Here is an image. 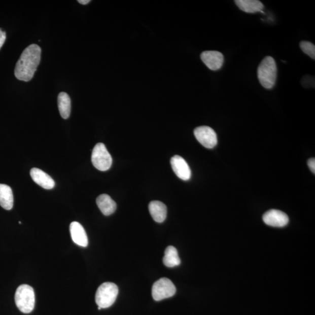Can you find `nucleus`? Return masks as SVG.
<instances>
[{
    "mask_svg": "<svg viewBox=\"0 0 315 315\" xmlns=\"http://www.w3.org/2000/svg\"><path fill=\"white\" fill-rule=\"evenodd\" d=\"M91 160L95 168L100 171L110 169L112 164L111 155L102 143L97 144L93 148Z\"/></svg>",
    "mask_w": 315,
    "mask_h": 315,
    "instance_id": "39448f33",
    "label": "nucleus"
},
{
    "mask_svg": "<svg viewBox=\"0 0 315 315\" xmlns=\"http://www.w3.org/2000/svg\"><path fill=\"white\" fill-rule=\"evenodd\" d=\"M300 47L303 53L314 60L315 46L312 43L308 41H302L301 42Z\"/></svg>",
    "mask_w": 315,
    "mask_h": 315,
    "instance_id": "6ab92c4d",
    "label": "nucleus"
},
{
    "mask_svg": "<svg viewBox=\"0 0 315 315\" xmlns=\"http://www.w3.org/2000/svg\"><path fill=\"white\" fill-rule=\"evenodd\" d=\"M78 2L81 4V5H88L89 3H90L91 1L90 0H78Z\"/></svg>",
    "mask_w": 315,
    "mask_h": 315,
    "instance_id": "4be33fe9",
    "label": "nucleus"
},
{
    "mask_svg": "<svg viewBox=\"0 0 315 315\" xmlns=\"http://www.w3.org/2000/svg\"><path fill=\"white\" fill-rule=\"evenodd\" d=\"M14 196L9 186L0 184V205L3 208L10 210L13 207Z\"/></svg>",
    "mask_w": 315,
    "mask_h": 315,
    "instance_id": "dca6fc26",
    "label": "nucleus"
},
{
    "mask_svg": "<svg viewBox=\"0 0 315 315\" xmlns=\"http://www.w3.org/2000/svg\"><path fill=\"white\" fill-rule=\"evenodd\" d=\"M201 59L209 69L216 71L223 66L224 57L220 52L205 51L201 53Z\"/></svg>",
    "mask_w": 315,
    "mask_h": 315,
    "instance_id": "9d476101",
    "label": "nucleus"
},
{
    "mask_svg": "<svg viewBox=\"0 0 315 315\" xmlns=\"http://www.w3.org/2000/svg\"><path fill=\"white\" fill-rule=\"evenodd\" d=\"M15 301L17 308L21 312H32L35 304V295L33 288L27 285L18 287L15 295Z\"/></svg>",
    "mask_w": 315,
    "mask_h": 315,
    "instance_id": "7ed1b4c3",
    "label": "nucleus"
},
{
    "mask_svg": "<svg viewBox=\"0 0 315 315\" xmlns=\"http://www.w3.org/2000/svg\"><path fill=\"white\" fill-rule=\"evenodd\" d=\"M96 204L103 215L111 216L116 211L117 205L115 201L107 194H101L96 198Z\"/></svg>",
    "mask_w": 315,
    "mask_h": 315,
    "instance_id": "4468645a",
    "label": "nucleus"
},
{
    "mask_svg": "<svg viewBox=\"0 0 315 315\" xmlns=\"http://www.w3.org/2000/svg\"><path fill=\"white\" fill-rule=\"evenodd\" d=\"M101 309H102V308H101L100 307L98 306V310H100Z\"/></svg>",
    "mask_w": 315,
    "mask_h": 315,
    "instance_id": "5701e85b",
    "label": "nucleus"
},
{
    "mask_svg": "<svg viewBox=\"0 0 315 315\" xmlns=\"http://www.w3.org/2000/svg\"><path fill=\"white\" fill-rule=\"evenodd\" d=\"M149 208L152 218L157 223H161L165 220L167 216V208L162 202L151 201L149 204Z\"/></svg>",
    "mask_w": 315,
    "mask_h": 315,
    "instance_id": "ddd939ff",
    "label": "nucleus"
},
{
    "mask_svg": "<svg viewBox=\"0 0 315 315\" xmlns=\"http://www.w3.org/2000/svg\"><path fill=\"white\" fill-rule=\"evenodd\" d=\"M58 108L62 118L67 119L71 113V99L67 93L60 92L58 95Z\"/></svg>",
    "mask_w": 315,
    "mask_h": 315,
    "instance_id": "f3484780",
    "label": "nucleus"
},
{
    "mask_svg": "<svg viewBox=\"0 0 315 315\" xmlns=\"http://www.w3.org/2000/svg\"><path fill=\"white\" fill-rule=\"evenodd\" d=\"M264 223L273 227H284L289 223V218L286 213L277 209H270L263 216Z\"/></svg>",
    "mask_w": 315,
    "mask_h": 315,
    "instance_id": "6e6552de",
    "label": "nucleus"
},
{
    "mask_svg": "<svg viewBox=\"0 0 315 315\" xmlns=\"http://www.w3.org/2000/svg\"><path fill=\"white\" fill-rule=\"evenodd\" d=\"M119 293V289L115 284L110 282L103 283L96 291L95 302L101 308H108L115 303Z\"/></svg>",
    "mask_w": 315,
    "mask_h": 315,
    "instance_id": "20e7f679",
    "label": "nucleus"
},
{
    "mask_svg": "<svg viewBox=\"0 0 315 315\" xmlns=\"http://www.w3.org/2000/svg\"><path fill=\"white\" fill-rule=\"evenodd\" d=\"M170 164L177 176L183 181H188L192 172L188 163L180 155H174L170 159Z\"/></svg>",
    "mask_w": 315,
    "mask_h": 315,
    "instance_id": "1a4fd4ad",
    "label": "nucleus"
},
{
    "mask_svg": "<svg viewBox=\"0 0 315 315\" xmlns=\"http://www.w3.org/2000/svg\"><path fill=\"white\" fill-rule=\"evenodd\" d=\"M176 291V287L169 279L162 278L154 284L152 295L155 301H160L173 297Z\"/></svg>",
    "mask_w": 315,
    "mask_h": 315,
    "instance_id": "423d86ee",
    "label": "nucleus"
},
{
    "mask_svg": "<svg viewBox=\"0 0 315 315\" xmlns=\"http://www.w3.org/2000/svg\"><path fill=\"white\" fill-rule=\"evenodd\" d=\"M235 3L240 10L247 13H258L264 9L263 3L258 0H236Z\"/></svg>",
    "mask_w": 315,
    "mask_h": 315,
    "instance_id": "2eb2a0df",
    "label": "nucleus"
},
{
    "mask_svg": "<svg viewBox=\"0 0 315 315\" xmlns=\"http://www.w3.org/2000/svg\"><path fill=\"white\" fill-rule=\"evenodd\" d=\"M163 262L165 266L168 267H173L180 265L181 261L176 248L172 246L166 248L165 255L163 258Z\"/></svg>",
    "mask_w": 315,
    "mask_h": 315,
    "instance_id": "a211bd4d",
    "label": "nucleus"
},
{
    "mask_svg": "<svg viewBox=\"0 0 315 315\" xmlns=\"http://www.w3.org/2000/svg\"><path fill=\"white\" fill-rule=\"evenodd\" d=\"M41 49L32 44L23 50L15 68V76L19 80L28 82L32 80L40 63Z\"/></svg>",
    "mask_w": 315,
    "mask_h": 315,
    "instance_id": "f257e3e1",
    "label": "nucleus"
},
{
    "mask_svg": "<svg viewBox=\"0 0 315 315\" xmlns=\"http://www.w3.org/2000/svg\"><path fill=\"white\" fill-rule=\"evenodd\" d=\"M6 40V33L5 31L0 28V49L2 48Z\"/></svg>",
    "mask_w": 315,
    "mask_h": 315,
    "instance_id": "aec40b11",
    "label": "nucleus"
},
{
    "mask_svg": "<svg viewBox=\"0 0 315 315\" xmlns=\"http://www.w3.org/2000/svg\"><path fill=\"white\" fill-rule=\"evenodd\" d=\"M194 134L197 141L207 149H213L217 145L216 133L211 127L208 126L197 127L194 131Z\"/></svg>",
    "mask_w": 315,
    "mask_h": 315,
    "instance_id": "0eeeda50",
    "label": "nucleus"
},
{
    "mask_svg": "<svg viewBox=\"0 0 315 315\" xmlns=\"http://www.w3.org/2000/svg\"><path fill=\"white\" fill-rule=\"evenodd\" d=\"M277 65L273 57L267 56L260 63L258 69V77L264 88H273L277 79Z\"/></svg>",
    "mask_w": 315,
    "mask_h": 315,
    "instance_id": "f03ea898",
    "label": "nucleus"
},
{
    "mask_svg": "<svg viewBox=\"0 0 315 315\" xmlns=\"http://www.w3.org/2000/svg\"><path fill=\"white\" fill-rule=\"evenodd\" d=\"M30 174L33 181L43 188L52 189L55 186L53 179L40 169L32 168L30 170Z\"/></svg>",
    "mask_w": 315,
    "mask_h": 315,
    "instance_id": "f8f14e48",
    "label": "nucleus"
},
{
    "mask_svg": "<svg viewBox=\"0 0 315 315\" xmlns=\"http://www.w3.org/2000/svg\"><path fill=\"white\" fill-rule=\"evenodd\" d=\"M69 231L74 242L82 247L88 246V239L87 233L79 223L76 221L73 222L70 224Z\"/></svg>",
    "mask_w": 315,
    "mask_h": 315,
    "instance_id": "9b49d317",
    "label": "nucleus"
},
{
    "mask_svg": "<svg viewBox=\"0 0 315 315\" xmlns=\"http://www.w3.org/2000/svg\"><path fill=\"white\" fill-rule=\"evenodd\" d=\"M308 165L312 173H315V159L314 158H310L308 161Z\"/></svg>",
    "mask_w": 315,
    "mask_h": 315,
    "instance_id": "412c9836",
    "label": "nucleus"
}]
</instances>
